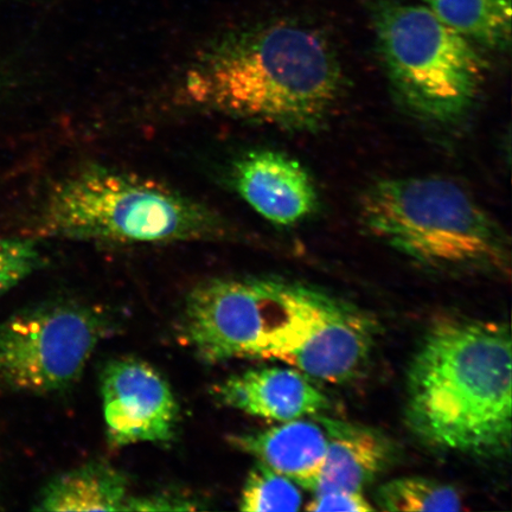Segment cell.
Wrapping results in <instances>:
<instances>
[{"label":"cell","instance_id":"3957f363","mask_svg":"<svg viewBox=\"0 0 512 512\" xmlns=\"http://www.w3.org/2000/svg\"><path fill=\"white\" fill-rule=\"evenodd\" d=\"M38 233L117 243H170L227 238L215 210L142 177L101 165L68 175L49 192Z\"/></svg>","mask_w":512,"mask_h":512},{"label":"cell","instance_id":"8992f818","mask_svg":"<svg viewBox=\"0 0 512 512\" xmlns=\"http://www.w3.org/2000/svg\"><path fill=\"white\" fill-rule=\"evenodd\" d=\"M113 330L104 309L74 300L18 312L0 323V384L35 394L73 387Z\"/></svg>","mask_w":512,"mask_h":512},{"label":"cell","instance_id":"ba28073f","mask_svg":"<svg viewBox=\"0 0 512 512\" xmlns=\"http://www.w3.org/2000/svg\"><path fill=\"white\" fill-rule=\"evenodd\" d=\"M285 317L262 360L280 361L309 379L344 383L368 361L375 325L360 311L313 288L287 284Z\"/></svg>","mask_w":512,"mask_h":512},{"label":"cell","instance_id":"5b68a950","mask_svg":"<svg viewBox=\"0 0 512 512\" xmlns=\"http://www.w3.org/2000/svg\"><path fill=\"white\" fill-rule=\"evenodd\" d=\"M371 12L377 50L402 104L431 123L465 117L484 82L476 44L424 4L376 0Z\"/></svg>","mask_w":512,"mask_h":512},{"label":"cell","instance_id":"277c9868","mask_svg":"<svg viewBox=\"0 0 512 512\" xmlns=\"http://www.w3.org/2000/svg\"><path fill=\"white\" fill-rule=\"evenodd\" d=\"M360 216L371 235L420 264L444 271H509L503 230L448 179H382L363 192Z\"/></svg>","mask_w":512,"mask_h":512},{"label":"cell","instance_id":"6da1fadb","mask_svg":"<svg viewBox=\"0 0 512 512\" xmlns=\"http://www.w3.org/2000/svg\"><path fill=\"white\" fill-rule=\"evenodd\" d=\"M335 50L322 32L294 21L239 29L203 50L181 83V100L201 110L311 131L342 94Z\"/></svg>","mask_w":512,"mask_h":512},{"label":"cell","instance_id":"30bf717a","mask_svg":"<svg viewBox=\"0 0 512 512\" xmlns=\"http://www.w3.org/2000/svg\"><path fill=\"white\" fill-rule=\"evenodd\" d=\"M230 177L248 206L277 226H296L318 209V191L310 172L285 153L247 152L236 160Z\"/></svg>","mask_w":512,"mask_h":512},{"label":"cell","instance_id":"e0dca14e","mask_svg":"<svg viewBox=\"0 0 512 512\" xmlns=\"http://www.w3.org/2000/svg\"><path fill=\"white\" fill-rule=\"evenodd\" d=\"M303 505L299 486L290 478L256 462L241 492L240 510L249 512L298 511Z\"/></svg>","mask_w":512,"mask_h":512},{"label":"cell","instance_id":"9c48e42d","mask_svg":"<svg viewBox=\"0 0 512 512\" xmlns=\"http://www.w3.org/2000/svg\"><path fill=\"white\" fill-rule=\"evenodd\" d=\"M100 392L111 446L163 444L175 438L178 402L168 381L151 364L133 357L108 363Z\"/></svg>","mask_w":512,"mask_h":512},{"label":"cell","instance_id":"2e32d148","mask_svg":"<svg viewBox=\"0 0 512 512\" xmlns=\"http://www.w3.org/2000/svg\"><path fill=\"white\" fill-rule=\"evenodd\" d=\"M377 504L384 511H459L462 497L453 486L422 477L392 480L377 492Z\"/></svg>","mask_w":512,"mask_h":512},{"label":"cell","instance_id":"ffe728a7","mask_svg":"<svg viewBox=\"0 0 512 512\" xmlns=\"http://www.w3.org/2000/svg\"><path fill=\"white\" fill-rule=\"evenodd\" d=\"M191 502L183 498L166 495H151L144 497H131L127 511H169V510H195Z\"/></svg>","mask_w":512,"mask_h":512},{"label":"cell","instance_id":"4fadbf2b","mask_svg":"<svg viewBox=\"0 0 512 512\" xmlns=\"http://www.w3.org/2000/svg\"><path fill=\"white\" fill-rule=\"evenodd\" d=\"M320 422L328 433V448L313 492H363L387 465L388 440L373 428L338 420Z\"/></svg>","mask_w":512,"mask_h":512},{"label":"cell","instance_id":"ac0fdd59","mask_svg":"<svg viewBox=\"0 0 512 512\" xmlns=\"http://www.w3.org/2000/svg\"><path fill=\"white\" fill-rule=\"evenodd\" d=\"M42 255L35 241L0 238V298L38 270Z\"/></svg>","mask_w":512,"mask_h":512},{"label":"cell","instance_id":"7a4b0ae2","mask_svg":"<svg viewBox=\"0 0 512 512\" xmlns=\"http://www.w3.org/2000/svg\"><path fill=\"white\" fill-rule=\"evenodd\" d=\"M512 351L507 325L433 324L408 375V420L426 443L476 456L509 451Z\"/></svg>","mask_w":512,"mask_h":512},{"label":"cell","instance_id":"8fae6325","mask_svg":"<svg viewBox=\"0 0 512 512\" xmlns=\"http://www.w3.org/2000/svg\"><path fill=\"white\" fill-rule=\"evenodd\" d=\"M222 405L265 420L286 422L328 408L326 396L294 368L265 367L236 374L217 384Z\"/></svg>","mask_w":512,"mask_h":512},{"label":"cell","instance_id":"9a60e30c","mask_svg":"<svg viewBox=\"0 0 512 512\" xmlns=\"http://www.w3.org/2000/svg\"><path fill=\"white\" fill-rule=\"evenodd\" d=\"M441 21L486 49L511 46L512 0H421Z\"/></svg>","mask_w":512,"mask_h":512},{"label":"cell","instance_id":"52a82bcc","mask_svg":"<svg viewBox=\"0 0 512 512\" xmlns=\"http://www.w3.org/2000/svg\"><path fill=\"white\" fill-rule=\"evenodd\" d=\"M286 283L258 278H216L185 299L182 334L200 360H262L285 317Z\"/></svg>","mask_w":512,"mask_h":512},{"label":"cell","instance_id":"7c38bea8","mask_svg":"<svg viewBox=\"0 0 512 512\" xmlns=\"http://www.w3.org/2000/svg\"><path fill=\"white\" fill-rule=\"evenodd\" d=\"M232 445L293 480L315 491L328 448V433L320 422L296 419L265 431L234 435Z\"/></svg>","mask_w":512,"mask_h":512},{"label":"cell","instance_id":"d6986e66","mask_svg":"<svg viewBox=\"0 0 512 512\" xmlns=\"http://www.w3.org/2000/svg\"><path fill=\"white\" fill-rule=\"evenodd\" d=\"M306 511H349L368 512L376 508L371 504L363 492L356 491H329L315 494V498L305 507Z\"/></svg>","mask_w":512,"mask_h":512},{"label":"cell","instance_id":"5bb4252c","mask_svg":"<svg viewBox=\"0 0 512 512\" xmlns=\"http://www.w3.org/2000/svg\"><path fill=\"white\" fill-rule=\"evenodd\" d=\"M130 482L106 463H89L56 477L43 489L37 511H127Z\"/></svg>","mask_w":512,"mask_h":512}]
</instances>
